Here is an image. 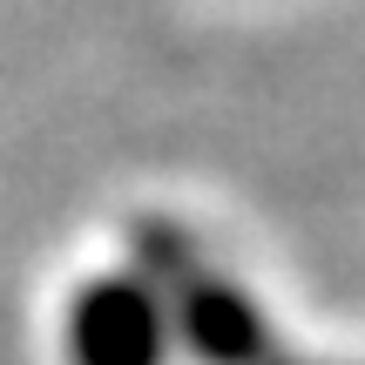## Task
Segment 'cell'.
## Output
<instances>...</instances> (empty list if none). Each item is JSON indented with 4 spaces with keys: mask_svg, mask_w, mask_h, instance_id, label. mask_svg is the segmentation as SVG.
Segmentation results:
<instances>
[{
    "mask_svg": "<svg viewBox=\"0 0 365 365\" xmlns=\"http://www.w3.org/2000/svg\"><path fill=\"white\" fill-rule=\"evenodd\" d=\"M163 298L143 277H102L68 312V352L75 365H163Z\"/></svg>",
    "mask_w": 365,
    "mask_h": 365,
    "instance_id": "2",
    "label": "cell"
},
{
    "mask_svg": "<svg viewBox=\"0 0 365 365\" xmlns=\"http://www.w3.org/2000/svg\"><path fill=\"white\" fill-rule=\"evenodd\" d=\"M143 250H156L163 271H170L176 325H182V339L196 345V359H210V365H271L264 318H257V304H250L237 284L210 277L203 264H196L176 237H163V230H143Z\"/></svg>",
    "mask_w": 365,
    "mask_h": 365,
    "instance_id": "1",
    "label": "cell"
}]
</instances>
